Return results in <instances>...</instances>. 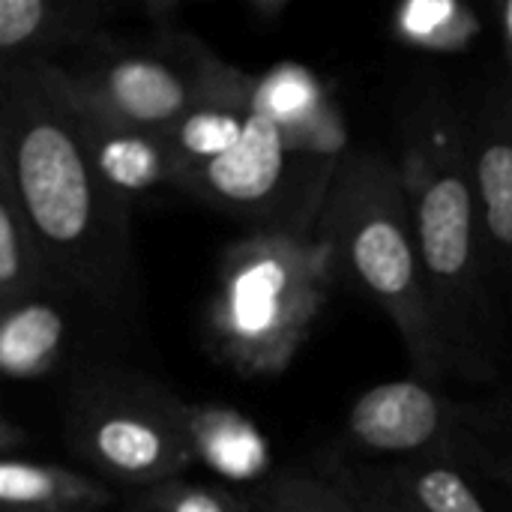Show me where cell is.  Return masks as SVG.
Instances as JSON below:
<instances>
[{"mask_svg":"<svg viewBox=\"0 0 512 512\" xmlns=\"http://www.w3.org/2000/svg\"><path fill=\"white\" fill-rule=\"evenodd\" d=\"M333 477L351 492V498L363 507V512H399L384 486L378 483L369 462H345L333 468Z\"/></svg>","mask_w":512,"mask_h":512,"instance_id":"obj_22","label":"cell"},{"mask_svg":"<svg viewBox=\"0 0 512 512\" xmlns=\"http://www.w3.org/2000/svg\"><path fill=\"white\" fill-rule=\"evenodd\" d=\"M252 120V111L231 105H198L174 120L162 138L180 165V177L192 168H201L225 156L243 135ZM180 183V180H177Z\"/></svg>","mask_w":512,"mask_h":512,"instance_id":"obj_18","label":"cell"},{"mask_svg":"<svg viewBox=\"0 0 512 512\" xmlns=\"http://www.w3.org/2000/svg\"><path fill=\"white\" fill-rule=\"evenodd\" d=\"M465 141L471 177L480 201L489 264L501 300L512 291V93H486L465 114ZM507 306V303H504Z\"/></svg>","mask_w":512,"mask_h":512,"instance_id":"obj_10","label":"cell"},{"mask_svg":"<svg viewBox=\"0 0 512 512\" xmlns=\"http://www.w3.org/2000/svg\"><path fill=\"white\" fill-rule=\"evenodd\" d=\"M102 6L51 0H0V54L3 66L51 60L54 51L90 42L99 30Z\"/></svg>","mask_w":512,"mask_h":512,"instance_id":"obj_13","label":"cell"},{"mask_svg":"<svg viewBox=\"0 0 512 512\" xmlns=\"http://www.w3.org/2000/svg\"><path fill=\"white\" fill-rule=\"evenodd\" d=\"M66 333V315L54 297L0 309V372L9 381L45 378L63 357Z\"/></svg>","mask_w":512,"mask_h":512,"instance_id":"obj_16","label":"cell"},{"mask_svg":"<svg viewBox=\"0 0 512 512\" xmlns=\"http://www.w3.org/2000/svg\"><path fill=\"white\" fill-rule=\"evenodd\" d=\"M315 240L330 249L336 276L363 291L396 327L414 378L450 375L432 312L399 159L378 150L348 153L327 189Z\"/></svg>","mask_w":512,"mask_h":512,"instance_id":"obj_3","label":"cell"},{"mask_svg":"<svg viewBox=\"0 0 512 512\" xmlns=\"http://www.w3.org/2000/svg\"><path fill=\"white\" fill-rule=\"evenodd\" d=\"M36 297H54L51 279L18 204L0 189V309Z\"/></svg>","mask_w":512,"mask_h":512,"instance_id":"obj_19","label":"cell"},{"mask_svg":"<svg viewBox=\"0 0 512 512\" xmlns=\"http://www.w3.org/2000/svg\"><path fill=\"white\" fill-rule=\"evenodd\" d=\"M462 405L450 402L435 384L423 378L387 381L366 390L348 414L351 444L390 462L423 456H444L459 432Z\"/></svg>","mask_w":512,"mask_h":512,"instance_id":"obj_8","label":"cell"},{"mask_svg":"<svg viewBox=\"0 0 512 512\" xmlns=\"http://www.w3.org/2000/svg\"><path fill=\"white\" fill-rule=\"evenodd\" d=\"M498 24H501V39H504V54H507V66H510V93H512V0L498 6Z\"/></svg>","mask_w":512,"mask_h":512,"instance_id":"obj_23","label":"cell"},{"mask_svg":"<svg viewBox=\"0 0 512 512\" xmlns=\"http://www.w3.org/2000/svg\"><path fill=\"white\" fill-rule=\"evenodd\" d=\"M129 512H255L225 486L192 483L186 477L138 492Z\"/></svg>","mask_w":512,"mask_h":512,"instance_id":"obj_21","label":"cell"},{"mask_svg":"<svg viewBox=\"0 0 512 512\" xmlns=\"http://www.w3.org/2000/svg\"><path fill=\"white\" fill-rule=\"evenodd\" d=\"M186 399L126 372H96L72 390L63 408L69 447L99 480L147 492L186 477L195 465L183 426Z\"/></svg>","mask_w":512,"mask_h":512,"instance_id":"obj_6","label":"cell"},{"mask_svg":"<svg viewBox=\"0 0 512 512\" xmlns=\"http://www.w3.org/2000/svg\"><path fill=\"white\" fill-rule=\"evenodd\" d=\"M399 171L450 375L492 384L504 372L507 306L489 264L465 114L450 99L426 96L411 108Z\"/></svg>","mask_w":512,"mask_h":512,"instance_id":"obj_2","label":"cell"},{"mask_svg":"<svg viewBox=\"0 0 512 512\" xmlns=\"http://www.w3.org/2000/svg\"><path fill=\"white\" fill-rule=\"evenodd\" d=\"M33 66L66 108L147 132H165L198 105L249 111L255 81L189 33H162L153 48L111 51L84 69L51 60H33Z\"/></svg>","mask_w":512,"mask_h":512,"instance_id":"obj_5","label":"cell"},{"mask_svg":"<svg viewBox=\"0 0 512 512\" xmlns=\"http://www.w3.org/2000/svg\"><path fill=\"white\" fill-rule=\"evenodd\" d=\"M252 510H255V512H261V510H258V507H255V504H252Z\"/></svg>","mask_w":512,"mask_h":512,"instance_id":"obj_25","label":"cell"},{"mask_svg":"<svg viewBox=\"0 0 512 512\" xmlns=\"http://www.w3.org/2000/svg\"><path fill=\"white\" fill-rule=\"evenodd\" d=\"M69 114L81 132L90 162L96 165V171L114 192H120L123 198H129L135 204V198L150 195L162 186L177 189L180 165H177L174 153L168 150L162 132L120 126V123H111V120H102L93 114H81L72 108H69Z\"/></svg>","mask_w":512,"mask_h":512,"instance_id":"obj_11","label":"cell"},{"mask_svg":"<svg viewBox=\"0 0 512 512\" xmlns=\"http://www.w3.org/2000/svg\"><path fill=\"white\" fill-rule=\"evenodd\" d=\"M339 162L297 156L276 126L255 117L246 135L219 159L192 168L177 189L219 213L255 222V231L315 237V222Z\"/></svg>","mask_w":512,"mask_h":512,"instance_id":"obj_7","label":"cell"},{"mask_svg":"<svg viewBox=\"0 0 512 512\" xmlns=\"http://www.w3.org/2000/svg\"><path fill=\"white\" fill-rule=\"evenodd\" d=\"M336 270L315 237L252 231L219 255L204 342L240 378L282 375L306 345Z\"/></svg>","mask_w":512,"mask_h":512,"instance_id":"obj_4","label":"cell"},{"mask_svg":"<svg viewBox=\"0 0 512 512\" xmlns=\"http://www.w3.org/2000/svg\"><path fill=\"white\" fill-rule=\"evenodd\" d=\"M249 111L276 126L285 147L297 156L321 162L348 156L345 114L318 72L303 63L282 60L255 75Z\"/></svg>","mask_w":512,"mask_h":512,"instance_id":"obj_9","label":"cell"},{"mask_svg":"<svg viewBox=\"0 0 512 512\" xmlns=\"http://www.w3.org/2000/svg\"><path fill=\"white\" fill-rule=\"evenodd\" d=\"M252 12L264 21V18H276V15H282L285 12V0H258V3H252Z\"/></svg>","mask_w":512,"mask_h":512,"instance_id":"obj_24","label":"cell"},{"mask_svg":"<svg viewBox=\"0 0 512 512\" xmlns=\"http://www.w3.org/2000/svg\"><path fill=\"white\" fill-rule=\"evenodd\" d=\"M186 441L195 465L237 486L270 483L273 447L264 429L222 402H186Z\"/></svg>","mask_w":512,"mask_h":512,"instance_id":"obj_12","label":"cell"},{"mask_svg":"<svg viewBox=\"0 0 512 512\" xmlns=\"http://www.w3.org/2000/svg\"><path fill=\"white\" fill-rule=\"evenodd\" d=\"M255 507L261 512H363L336 477L306 471H288L264 483Z\"/></svg>","mask_w":512,"mask_h":512,"instance_id":"obj_20","label":"cell"},{"mask_svg":"<svg viewBox=\"0 0 512 512\" xmlns=\"http://www.w3.org/2000/svg\"><path fill=\"white\" fill-rule=\"evenodd\" d=\"M114 504L105 480L63 468L6 456L0 468V512H102Z\"/></svg>","mask_w":512,"mask_h":512,"instance_id":"obj_14","label":"cell"},{"mask_svg":"<svg viewBox=\"0 0 512 512\" xmlns=\"http://www.w3.org/2000/svg\"><path fill=\"white\" fill-rule=\"evenodd\" d=\"M0 189L42 252L51 294L138 330L144 279L132 201L102 180L69 108L33 63L0 72Z\"/></svg>","mask_w":512,"mask_h":512,"instance_id":"obj_1","label":"cell"},{"mask_svg":"<svg viewBox=\"0 0 512 512\" xmlns=\"http://www.w3.org/2000/svg\"><path fill=\"white\" fill-rule=\"evenodd\" d=\"M393 33L417 51L462 54L483 33V21L459 0H408L393 12Z\"/></svg>","mask_w":512,"mask_h":512,"instance_id":"obj_17","label":"cell"},{"mask_svg":"<svg viewBox=\"0 0 512 512\" xmlns=\"http://www.w3.org/2000/svg\"><path fill=\"white\" fill-rule=\"evenodd\" d=\"M369 465L399 512H492L468 474L444 456Z\"/></svg>","mask_w":512,"mask_h":512,"instance_id":"obj_15","label":"cell"}]
</instances>
